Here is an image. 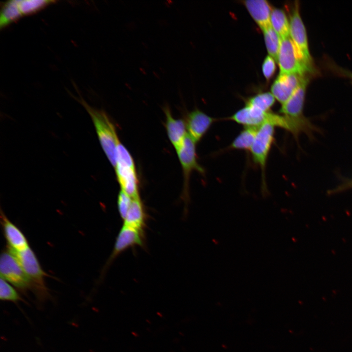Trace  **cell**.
<instances>
[{
	"instance_id": "9",
	"label": "cell",
	"mask_w": 352,
	"mask_h": 352,
	"mask_svg": "<svg viewBox=\"0 0 352 352\" xmlns=\"http://www.w3.org/2000/svg\"><path fill=\"white\" fill-rule=\"evenodd\" d=\"M183 119L188 134L196 143L201 140L212 124L218 120L197 108L185 112Z\"/></svg>"
},
{
	"instance_id": "25",
	"label": "cell",
	"mask_w": 352,
	"mask_h": 352,
	"mask_svg": "<svg viewBox=\"0 0 352 352\" xmlns=\"http://www.w3.org/2000/svg\"><path fill=\"white\" fill-rule=\"evenodd\" d=\"M132 198L121 190L117 197V207L119 215L123 220L125 219L131 206Z\"/></svg>"
},
{
	"instance_id": "22",
	"label": "cell",
	"mask_w": 352,
	"mask_h": 352,
	"mask_svg": "<svg viewBox=\"0 0 352 352\" xmlns=\"http://www.w3.org/2000/svg\"><path fill=\"white\" fill-rule=\"evenodd\" d=\"M265 44L269 55L277 61L281 38L272 27L263 31Z\"/></svg>"
},
{
	"instance_id": "12",
	"label": "cell",
	"mask_w": 352,
	"mask_h": 352,
	"mask_svg": "<svg viewBox=\"0 0 352 352\" xmlns=\"http://www.w3.org/2000/svg\"><path fill=\"white\" fill-rule=\"evenodd\" d=\"M162 110L165 115V127L168 137L176 151L187 134L185 121L184 119L175 118L168 105L165 104Z\"/></svg>"
},
{
	"instance_id": "16",
	"label": "cell",
	"mask_w": 352,
	"mask_h": 352,
	"mask_svg": "<svg viewBox=\"0 0 352 352\" xmlns=\"http://www.w3.org/2000/svg\"><path fill=\"white\" fill-rule=\"evenodd\" d=\"M267 112L245 106L225 120L233 121L245 127H259L265 123Z\"/></svg>"
},
{
	"instance_id": "19",
	"label": "cell",
	"mask_w": 352,
	"mask_h": 352,
	"mask_svg": "<svg viewBox=\"0 0 352 352\" xmlns=\"http://www.w3.org/2000/svg\"><path fill=\"white\" fill-rule=\"evenodd\" d=\"M259 127H245L234 138L228 149L248 151L254 142Z\"/></svg>"
},
{
	"instance_id": "21",
	"label": "cell",
	"mask_w": 352,
	"mask_h": 352,
	"mask_svg": "<svg viewBox=\"0 0 352 352\" xmlns=\"http://www.w3.org/2000/svg\"><path fill=\"white\" fill-rule=\"evenodd\" d=\"M275 102V98L271 93L263 92L249 98L245 105L256 108L264 112L270 111Z\"/></svg>"
},
{
	"instance_id": "18",
	"label": "cell",
	"mask_w": 352,
	"mask_h": 352,
	"mask_svg": "<svg viewBox=\"0 0 352 352\" xmlns=\"http://www.w3.org/2000/svg\"><path fill=\"white\" fill-rule=\"evenodd\" d=\"M123 220V225L144 231L146 214L140 198L132 199L130 208Z\"/></svg>"
},
{
	"instance_id": "20",
	"label": "cell",
	"mask_w": 352,
	"mask_h": 352,
	"mask_svg": "<svg viewBox=\"0 0 352 352\" xmlns=\"http://www.w3.org/2000/svg\"><path fill=\"white\" fill-rule=\"evenodd\" d=\"M270 22L271 27L281 39L290 37L289 21L283 9L277 8H272Z\"/></svg>"
},
{
	"instance_id": "13",
	"label": "cell",
	"mask_w": 352,
	"mask_h": 352,
	"mask_svg": "<svg viewBox=\"0 0 352 352\" xmlns=\"http://www.w3.org/2000/svg\"><path fill=\"white\" fill-rule=\"evenodd\" d=\"M0 222L8 247L15 252L24 251L29 247L28 241L20 230L1 211Z\"/></svg>"
},
{
	"instance_id": "5",
	"label": "cell",
	"mask_w": 352,
	"mask_h": 352,
	"mask_svg": "<svg viewBox=\"0 0 352 352\" xmlns=\"http://www.w3.org/2000/svg\"><path fill=\"white\" fill-rule=\"evenodd\" d=\"M196 142L187 133L181 146L176 153L182 170L183 186L182 197L187 203L189 198V182L191 174L197 171L204 176L205 171L198 162L196 152Z\"/></svg>"
},
{
	"instance_id": "4",
	"label": "cell",
	"mask_w": 352,
	"mask_h": 352,
	"mask_svg": "<svg viewBox=\"0 0 352 352\" xmlns=\"http://www.w3.org/2000/svg\"><path fill=\"white\" fill-rule=\"evenodd\" d=\"M277 62L280 73L303 75L312 71L290 37L281 39Z\"/></svg>"
},
{
	"instance_id": "24",
	"label": "cell",
	"mask_w": 352,
	"mask_h": 352,
	"mask_svg": "<svg viewBox=\"0 0 352 352\" xmlns=\"http://www.w3.org/2000/svg\"><path fill=\"white\" fill-rule=\"evenodd\" d=\"M116 164L126 165L135 168L132 155L120 140L117 143L116 148Z\"/></svg>"
},
{
	"instance_id": "3",
	"label": "cell",
	"mask_w": 352,
	"mask_h": 352,
	"mask_svg": "<svg viewBox=\"0 0 352 352\" xmlns=\"http://www.w3.org/2000/svg\"><path fill=\"white\" fill-rule=\"evenodd\" d=\"M9 249L15 255L21 264L30 281L31 290L37 298L41 301L47 299L49 294L44 281V277L47 274L42 268L33 250L30 247L21 252H15Z\"/></svg>"
},
{
	"instance_id": "27",
	"label": "cell",
	"mask_w": 352,
	"mask_h": 352,
	"mask_svg": "<svg viewBox=\"0 0 352 352\" xmlns=\"http://www.w3.org/2000/svg\"><path fill=\"white\" fill-rule=\"evenodd\" d=\"M352 189V179L346 181L345 182L329 192L330 194L337 193L348 189Z\"/></svg>"
},
{
	"instance_id": "2",
	"label": "cell",
	"mask_w": 352,
	"mask_h": 352,
	"mask_svg": "<svg viewBox=\"0 0 352 352\" xmlns=\"http://www.w3.org/2000/svg\"><path fill=\"white\" fill-rule=\"evenodd\" d=\"M275 128V126L269 123H264L260 126L250 150L253 162L261 170L263 194L267 192L265 170L269 154L274 141Z\"/></svg>"
},
{
	"instance_id": "8",
	"label": "cell",
	"mask_w": 352,
	"mask_h": 352,
	"mask_svg": "<svg viewBox=\"0 0 352 352\" xmlns=\"http://www.w3.org/2000/svg\"><path fill=\"white\" fill-rule=\"evenodd\" d=\"M144 243V231L123 225L116 237L112 251L104 267V271L114 259L127 249L135 246H142Z\"/></svg>"
},
{
	"instance_id": "23",
	"label": "cell",
	"mask_w": 352,
	"mask_h": 352,
	"mask_svg": "<svg viewBox=\"0 0 352 352\" xmlns=\"http://www.w3.org/2000/svg\"><path fill=\"white\" fill-rule=\"evenodd\" d=\"M0 298L3 301L15 303L22 300L16 289L1 278L0 280Z\"/></svg>"
},
{
	"instance_id": "14",
	"label": "cell",
	"mask_w": 352,
	"mask_h": 352,
	"mask_svg": "<svg viewBox=\"0 0 352 352\" xmlns=\"http://www.w3.org/2000/svg\"><path fill=\"white\" fill-rule=\"evenodd\" d=\"M114 168L121 190L127 194L132 199L140 198L136 168L120 164H116Z\"/></svg>"
},
{
	"instance_id": "1",
	"label": "cell",
	"mask_w": 352,
	"mask_h": 352,
	"mask_svg": "<svg viewBox=\"0 0 352 352\" xmlns=\"http://www.w3.org/2000/svg\"><path fill=\"white\" fill-rule=\"evenodd\" d=\"M90 115L101 147L112 166L116 164V148L119 139L116 128L108 114L90 106L82 97L77 99Z\"/></svg>"
},
{
	"instance_id": "15",
	"label": "cell",
	"mask_w": 352,
	"mask_h": 352,
	"mask_svg": "<svg viewBox=\"0 0 352 352\" xmlns=\"http://www.w3.org/2000/svg\"><path fill=\"white\" fill-rule=\"evenodd\" d=\"M243 4L259 27L264 31L271 27L270 16L272 10L265 0L243 1Z\"/></svg>"
},
{
	"instance_id": "6",
	"label": "cell",
	"mask_w": 352,
	"mask_h": 352,
	"mask_svg": "<svg viewBox=\"0 0 352 352\" xmlns=\"http://www.w3.org/2000/svg\"><path fill=\"white\" fill-rule=\"evenodd\" d=\"M0 278L22 291L31 290L30 281L15 255L7 247L0 256Z\"/></svg>"
},
{
	"instance_id": "26",
	"label": "cell",
	"mask_w": 352,
	"mask_h": 352,
	"mask_svg": "<svg viewBox=\"0 0 352 352\" xmlns=\"http://www.w3.org/2000/svg\"><path fill=\"white\" fill-rule=\"evenodd\" d=\"M274 59L270 55H267L262 65L263 73L267 80L272 78L276 70V65Z\"/></svg>"
},
{
	"instance_id": "17",
	"label": "cell",
	"mask_w": 352,
	"mask_h": 352,
	"mask_svg": "<svg viewBox=\"0 0 352 352\" xmlns=\"http://www.w3.org/2000/svg\"><path fill=\"white\" fill-rule=\"evenodd\" d=\"M55 2L54 0H9L11 8L17 20L22 17L34 14Z\"/></svg>"
},
{
	"instance_id": "11",
	"label": "cell",
	"mask_w": 352,
	"mask_h": 352,
	"mask_svg": "<svg viewBox=\"0 0 352 352\" xmlns=\"http://www.w3.org/2000/svg\"><path fill=\"white\" fill-rule=\"evenodd\" d=\"M304 75L280 73L271 86V93L282 105L284 104L296 89Z\"/></svg>"
},
{
	"instance_id": "10",
	"label": "cell",
	"mask_w": 352,
	"mask_h": 352,
	"mask_svg": "<svg viewBox=\"0 0 352 352\" xmlns=\"http://www.w3.org/2000/svg\"><path fill=\"white\" fill-rule=\"evenodd\" d=\"M308 83V79L305 75L292 95L282 105L279 111L280 114L295 120H302L307 118L304 116L303 110Z\"/></svg>"
},
{
	"instance_id": "28",
	"label": "cell",
	"mask_w": 352,
	"mask_h": 352,
	"mask_svg": "<svg viewBox=\"0 0 352 352\" xmlns=\"http://www.w3.org/2000/svg\"><path fill=\"white\" fill-rule=\"evenodd\" d=\"M341 71L342 72V73L343 74L346 75L352 79V72L344 70H341Z\"/></svg>"
},
{
	"instance_id": "7",
	"label": "cell",
	"mask_w": 352,
	"mask_h": 352,
	"mask_svg": "<svg viewBox=\"0 0 352 352\" xmlns=\"http://www.w3.org/2000/svg\"><path fill=\"white\" fill-rule=\"evenodd\" d=\"M290 37L303 56L307 64L312 67L306 29L300 16L299 4L294 3L289 20Z\"/></svg>"
}]
</instances>
